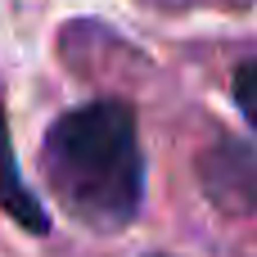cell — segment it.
<instances>
[{
	"instance_id": "obj_1",
	"label": "cell",
	"mask_w": 257,
	"mask_h": 257,
	"mask_svg": "<svg viewBox=\"0 0 257 257\" xmlns=\"http://www.w3.org/2000/svg\"><path fill=\"white\" fill-rule=\"evenodd\" d=\"M50 194L90 230H122L145 199L136 113L122 99H90L63 113L41 145Z\"/></svg>"
},
{
	"instance_id": "obj_2",
	"label": "cell",
	"mask_w": 257,
	"mask_h": 257,
	"mask_svg": "<svg viewBox=\"0 0 257 257\" xmlns=\"http://www.w3.org/2000/svg\"><path fill=\"white\" fill-rule=\"evenodd\" d=\"M199 176L212 203L230 212H253L257 208V149H248L235 136H221L212 149L199 158Z\"/></svg>"
},
{
	"instance_id": "obj_3",
	"label": "cell",
	"mask_w": 257,
	"mask_h": 257,
	"mask_svg": "<svg viewBox=\"0 0 257 257\" xmlns=\"http://www.w3.org/2000/svg\"><path fill=\"white\" fill-rule=\"evenodd\" d=\"M0 208L32 235H45L50 230V217L41 208V199L27 190V181L18 176V163H14V145H9V126H5V104H0Z\"/></svg>"
},
{
	"instance_id": "obj_4",
	"label": "cell",
	"mask_w": 257,
	"mask_h": 257,
	"mask_svg": "<svg viewBox=\"0 0 257 257\" xmlns=\"http://www.w3.org/2000/svg\"><path fill=\"white\" fill-rule=\"evenodd\" d=\"M235 104L244 108L248 126L257 131V59H248V63L235 68Z\"/></svg>"
},
{
	"instance_id": "obj_5",
	"label": "cell",
	"mask_w": 257,
	"mask_h": 257,
	"mask_svg": "<svg viewBox=\"0 0 257 257\" xmlns=\"http://www.w3.org/2000/svg\"><path fill=\"white\" fill-rule=\"evenodd\" d=\"M158 9H244L253 0H149Z\"/></svg>"
}]
</instances>
